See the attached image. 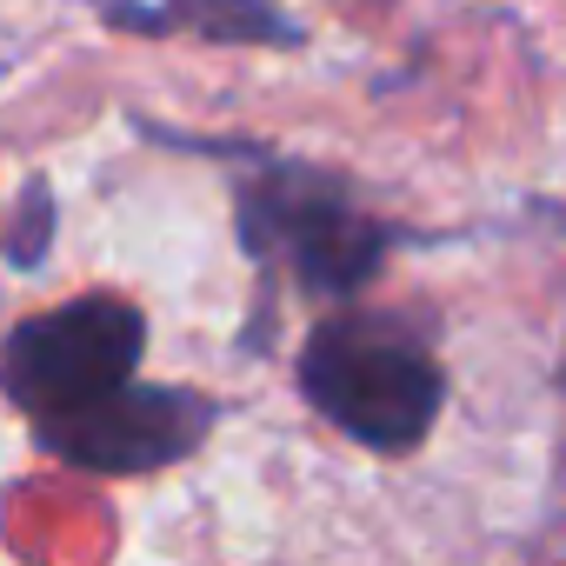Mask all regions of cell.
I'll use <instances>...</instances> for the list:
<instances>
[{"label": "cell", "mask_w": 566, "mask_h": 566, "mask_svg": "<svg viewBox=\"0 0 566 566\" xmlns=\"http://www.w3.org/2000/svg\"><path fill=\"white\" fill-rule=\"evenodd\" d=\"M213 407L193 394H167V387H120L67 420H48L41 440L94 473H154L167 460H180L200 433H207Z\"/></svg>", "instance_id": "277c9868"}, {"label": "cell", "mask_w": 566, "mask_h": 566, "mask_svg": "<svg viewBox=\"0 0 566 566\" xmlns=\"http://www.w3.org/2000/svg\"><path fill=\"white\" fill-rule=\"evenodd\" d=\"M140 347H147V321L114 294H87L14 327L8 354H0V387L21 413H34V427H48L134 387Z\"/></svg>", "instance_id": "7a4b0ae2"}, {"label": "cell", "mask_w": 566, "mask_h": 566, "mask_svg": "<svg viewBox=\"0 0 566 566\" xmlns=\"http://www.w3.org/2000/svg\"><path fill=\"white\" fill-rule=\"evenodd\" d=\"M559 380H566V367H559Z\"/></svg>", "instance_id": "8992f818"}, {"label": "cell", "mask_w": 566, "mask_h": 566, "mask_svg": "<svg viewBox=\"0 0 566 566\" xmlns=\"http://www.w3.org/2000/svg\"><path fill=\"white\" fill-rule=\"evenodd\" d=\"M101 14L127 34H207V41H253V48H294L301 28L273 0H101Z\"/></svg>", "instance_id": "5b68a950"}, {"label": "cell", "mask_w": 566, "mask_h": 566, "mask_svg": "<svg viewBox=\"0 0 566 566\" xmlns=\"http://www.w3.org/2000/svg\"><path fill=\"white\" fill-rule=\"evenodd\" d=\"M240 233L253 253H287L314 294H354L387 253V233L321 174H273L247 187Z\"/></svg>", "instance_id": "3957f363"}, {"label": "cell", "mask_w": 566, "mask_h": 566, "mask_svg": "<svg viewBox=\"0 0 566 566\" xmlns=\"http://www.w3.org/2000/svg\"><path fill=\"white\" fill-rule=\"evenodd\" d=\"M301 387L347 440H360L374 453L420 447L440 400H447L433 354L380 314L321 321L307 354H301Z\"/></svg>", "instance_id": "6da1fadb"}]
</instances>
